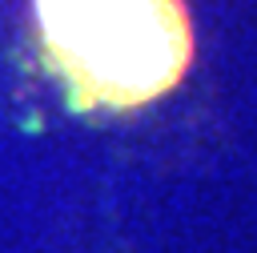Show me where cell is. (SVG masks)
Masks as SVG:
<instances>
[{"label":"cell","mask_w":257,"mask_h":253,"mask_svg":"<svg viewBox=\"0 0 257 253\" xmlns=\"http://www.w3.org/2000/svg\"><path fill=\"white\" fill-rule=\"evenodd\" d=\"M32 16L80 112H124L173 92L197 52L185 0H32Z\"/></svg>","instance_id":"obj_1"}]
</instances>
